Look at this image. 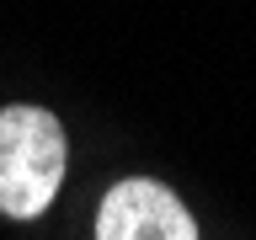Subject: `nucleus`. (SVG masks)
<instances>
[{"instance_id": "2", "label": "nucleus", "mask_w": 256, "mask_h": 240, "mask_svg": "<svg viewBox=\"0 0 256 240\" xmlns=\"http://www.w3.org/2000/svg\"><path fill=\"white\" fill-rule=\"evenodd\" d=\"M96 240H198V224L171 187L128 176L102 198L96 214Z\"/></svg>"}, {"instance_id": "1", "label": "nucleus", "mask_w": 256, "mask_h": 240, "mask_svg": "<svg viewBox=\"0 0 256 240\" xmlns=\"http://www.w3.org/2000/svg\"><path fill=\"white\" fill-rule=\"evenodd\" d=\"M64 182V128L43 107L0 112V214L32 219Z\"/></svg>"}]
</instances>
